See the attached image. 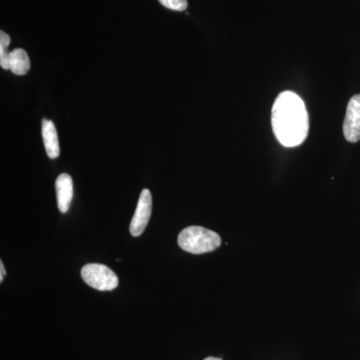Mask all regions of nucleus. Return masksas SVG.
Wrapping results in <instances>:
<instances>
[{
  "label": "nucleus",
  "instance_id": "obj_1",
  "mask_svg": "<svg viewBox=\"0 0 360 360\" xmlns=\"http://www.w3.org/2000/svg\"><path fill=\"white\" fill-rule=\"evenodd\" d=\"M271 124L277 141L285 148L300 146L309 131V117L305 104L292 91L281 92L274 101Z\"/></svg>",
  "mask_w": 360,
  "mask_h": 360
},
{
  "label": "nucleus",
  "instance_id": "obj_2",
  "mask_svg": "<svg viewBox=\"0 0 360 360\" xmlns=\"http://www.w3.org/2000/svg\"><path fill=\"white\" fill-rule=\"evenodd\" d=\"M221 245V238L217 232L201 226H189L180 232L179 245L181 250L193 255L212 252Z\"/></svg>",
  "mask_w": 360,
  "mask_h": 360
},
{
  "label": "nucleus",
  "instance_id": "obj_3",
  "mask_svg": "<svg viewBox=\"0 0 360 360\" xmlns=\"http://www.w3.org/2000/svg\"><path fill=\"white\" fill-rule=\"evenodd\" d=\"M82 277L84 283L94 290H113L118 286V277L115 272L104 264L85 265L82 269Z\"/></svg>",
  "mask_w": 360,
  "mask_h": 360
},
{
  "label": "nucleus",
  "instance_id": "obj_4",
  "mask_svg": "<svg viewBox=\"0 0 360 360\" xmlns=\"http://www.w3.org/2000/svg\"><path fill=\"white\" fill-rule=\"evenodd\" d=\"M153 210V198L148 189H143L139 196L134 217L130 222V233L132 236H141L148 226Z\"/></svg>",
  "mask_w": 360,
  "mask_h": 360
},
{
  "label": "nucleus",
  "instance_id": "obj_5",
  "mask_svg": "<svg viewBox=\"0 0 360 360\" xmlns=\"http://www.w3.org/2000/svg\"><path fill=\"white\" fill-rule=\"evenodd\" d=\"M343 134L345 139L352 143L360 141V94L352 96L347 104Z\"/></svg>",
  "mask_w": 360,
  "mask_h": 360
},
{
  "label": "nucleus",
  "instance_id": "obj_6",
  "mask_svg": "<svg viewBox=\"0 0 360 360\" xmlns=\"http://www.w3.org/2000/svg\"><path fill=\"white\" fill-rule=\"evenodd\" d=\"M56 191L59 212H68L73 198V182L70 174L59 175L56 181Z\"/></svg>",
  "mask_w": 360,
  "mask_h": 360
},
{
  "label": "nucleus",
  "instance_id": "obj_7",
  "mask_svg": "<svg viewBox=\"0 0 360 360\" xmlns=\"http://www.w3.org/2000/svg\"><path fill=\"white\" fill-rule=\"evenodd\" d=\"M42 139H44L45 150L47 155L51 160H56L60 155V148H59V142L58 131H56V125L49 120H42Z\"/></svg>",
  "mask_w": 360,
  "mask_h": 360
},
{
  "label": "nucleus",
  "instance_id": "obj_8",
  "mask_svg": "<svg viewBox=\"0 0 360 360\" xmlns=\"http://www.w3.org/2000/svg\"><path fill=\"white\" fill-rule=\"evenodd\" d=\"M30 70V60L27 52L22 49H16L11 52L9 70L14 75H25Z\"/></svg>",
  "mask_w": 360,
  "mask_h": 360
},
{
  "label": "nucleus",
  "instance_id": "obj_9",
  "mask_svg": "<svg viewBox=\"0 0 360 360\" xmlns=\"http://www.w3.org/2000/svg\"><path fill=\"white\" fill-rule=\"evenodd\" d=\"M11 44V37L6 32H0V66L4 70H9V58L11 53L7 51Z\"/></svg>",
  "mask_w": 360,
  "mask_h": 360
},
{
  "label": "nucleus",
  "instance_id": "obj_10",
  "mask_svg": "<svg viewBox=\"0 0 360 360\" xmlns=\"http://www.w3.org/2000/svg\"><path fill=\"white\" fill-rule=\"evenodd\" d=\"M163 6L175 11H184L187 8V0H158Z\"/></svg>",
  "mask_w": 360,
  "mask_h": 360
},
{
  "label": "nucleus",
  "instance_id": "obj_11",
  "mask_svg": "<svg viewBox=\"0 0 360 360\" xmlns=\"http://www.w3.org/2000/svg\"><path fill=\"white\" fill-rule=\"evenodd\" d=\"M6 276V269H4V262H0V283H2Z\"/></svg>",
  "mask_w": 360,
  "mask_h": 360
},
{
  "label": "nucleus",
  "instance_id": "obj_12",
  "mask_svg": "<svg viewBox=\"0 0 360 360\" xmlns=\"http://www.w3.org/2000/svg\"><path fill=\"white\" fill-rule=\"evenodd\" d=\"M205 360H222V359H217V357H207V359H205Z\"/></svg>",
  "mask_w": 360,
  "mask_h": 360
}]
</instances>
